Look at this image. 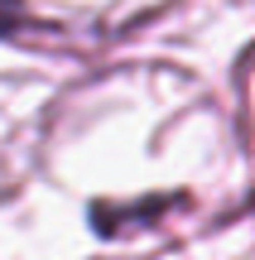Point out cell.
I'll use <instances>...</instances> for the list:
<instances>
[{"label": "cell", "mask_w": 255, "mask_h": 260, "mask_svg": "<svg viewBox=\"0 0 255 260\" xmlns=\"http://www.w3.org/2000/svg\"><path fill=\"white\" fill-rule=\"evenodd\" d=\"M24 29H34L29 5L24 0H0V39H15V34H24Z\"/></svg>", "instance_id": "obj_1"}]
</instances>
